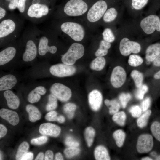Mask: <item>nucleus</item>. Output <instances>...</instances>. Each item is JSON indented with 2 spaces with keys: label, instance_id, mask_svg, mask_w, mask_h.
<instances>
[{
  "label": "nucleus",
  "instance_id": "obj_47",
  "mask_svg": "<svg viewBox=\"0 0 160 160\" xmlns=\"http://www.w3.org/2000/svg\"><path fill=\"white\" fill-rule=\"evenodd\" d=\"M65 144L67 146L71 147H77L79 144L78 142L73 139L70 137H68L65 141Z\"/></svg>",
  "mask_w": 160,
  "mask_h": 160
},
{
  "label": "nucleus",
  "instance_id": "obj_4",
  "mask_svg": "<svg viewBox=\"0 0 160 160\" xmlns=\"http://www.w3.org/2000/svg\"><path fill=\"white\" fill-rule=\"evenodd\" d=\"M107 8L106 2L103 0L95 3L88 11L87 18L90 22H94L99 20L105 13Z\"/></svg>",
  "mask_w": 160,
  "mask_h": 160
},
{
  "label": "nucleus",
  "instance_id": "obj_46",
  "mask_svg": "<svg viewBox=\"0 0 160 160\" xmlns=\"http://www.w3.org/2000/svg\"><path fill=\"white\" fill-rule=\"evenodd\" d=\"M57 113L55 111H51L47 114L45 116L46 119L49 121H57Z\"/></svg>",
  "mask_w": 160,
  "mask_h": 160
},
{
  "label": "nucleus",
  "instance_id": "obj_25",
  "mask_svg": "<svg viewBox=\"0 0 160 160\" xmlns=\"http://www.w3.org/2000/svg\"><path fill=\"white\" fill-rule=\"evenodd\" d=\"M105 63L106 60L104 57L102 56L97 57L92 62L90 67L92 70L101 71L104 68Z\"/></svg>",
  "mask_w": 160,
  "mask_h": 160
},
{
  "label": "nucleus",
  "instance_id": "obj_24",
  "mask_svg": "<svg viewBox=\"0 0 160 160\" xmlns=\"http://www.w3.org/2000/svg\"><path fill=\"white\" fill-rule=\"evenodd\" d=\"M113 136L117 146L121 147L124 144L126 137L125 132L121 129L115 131L113 134Z\"/></svg>",
  "mask_w": 160,
  "mask_h": 160
},
{
  "label": "nucleus",
  "instance_id": "obj_39",
  "mask_svg": "<svg viewBox=\"0 0 160 160\" xmlns=\"http://www.w3.org/2000/svg\"><path fill=\"white\" fill-rule=\"evenodd\" d=\"M132 98L131 95L129 93H122L119 96V99L122 107L125 108L128 102Z\"/></svg>",
  "mask_w": 160,
  "mask_h": 160
},
{
  "label": "nucleus",
  "instance_id": "obj_13",
  "mask_svg": "<svg viewBox=\"0 0 160 160\" xmlns=\"http://www.w3.org/2000/svg\"><path fill=\"white\" fill-rule=\"evenodd\" d=\"M103 97L101 92L97 90L92 91L88 95V101L91 108L93 111H98L102 105Z\"/></svg>",
  "mask_w": 160,
  "mask_h": 160
},
{
  "label": "nucleus",
  "instance_id": "obj_19",
  "mask_svg": "<svg viewBox=\"0 0 160 160\" xmlns=\"http://www.w3.org/2000/svg\"><path fill=\"white\" fill-rule=\"evenodd\" d=\"M16 53V49L13 47H8L0 52V65H3L12 60Z\"/></svg>",
  "mask_w": 160,
  "mask_h": 160
},
{
  "label": "nucleus",
  "instance_id": "obj_1",
  "mask_svg": "<svg viewBox=\"0 0 160 160\" xmlns=\"http://www.w3.org/2000/svg\"><path fill=\"white\" fill-rule=\"evenodd\" d=\"M84 52V48L82 44L77 43H73L62 56L61 60L64 64L73 65L77 60L82 57Z\"/></svg>",
  "mask_w": 160,
  "mask_h": 160
},
{
  "label": "nucleus",
  "instance_id": "obj_26",
  "mask_svg": "<svg viewBox=\"0 0 160 160\" xmlns=\"http://www.w3.org/2000/svg\"><path fill=\"white\" fill-rule=\"evenodd\" d=\"M151 113V111L148 110L138 117L136 121L137 126L140 128H143L145 127L148 124Z\"/></svg>",
  "mask_w": 160,
  "mask_h": 160
},
{
  "label": "nucleus",
  "instance_id": "obj_51",
  "mask_svg": "<svg viewBox=\"0 0 160 160\" xmlns=\"http://www.w3.org/2000/svg\"><path fill=\"white\" fill-rule=\"evenodd\" d=\"M34 91L40 95H44L46 92L45 88L42 86H39L36 87L34 89Z\"/></svg>",
  "mask_w": 160,
  "mask_h": 160
},
{
  "label": "nucleus",
  "instance_id": "obj_59",
  "mask_svg": "<svg viewBox=\"0 0 160 160\" xmlns=\"http://www.w3.org/2000/svg\"><path fill=\"white\" fill-rule=\"evenodd\" d=\"M44 157V153L42 152H39L35 160H43Z\"/></svg>",
  "mask_w": 160,
  "mask_h": 160
},
{
  "label": "nucleus",
  "instance_id": "obj_32",
  "mask_svg": "<svg viewBox=\"0 0 160 160\" xmlns=\"http://www.w3.org/2000/svg\"><path fill=\"white\" fill-rule=\"evenodd\" d=\"M29 145L25 141L22 142L19 146L16 155V160H21L23 156L27 152Z\"/></svg>",
  "mask_w": 160,
  "mask_h": 160
},
{
  "label": "nucleus",
  "instance_id": "obj_36",
  "mask_svg": "<svg viewBox=\"0 0 160 160\" xmlns=\"http://www.w3.org/2000/svg\"><path fill=\"white\" fill-rule=\"evenodd\" d=\"M143 61V58L140 56L133 54L129 56L128 63L131 66L137 67L141 65Z\"/></svg>",
  "mask_w": 160,
  "mask_h": 160
},
{
  "label": "nucleus",
  "instance_id": "obj_27",
  "mask_svg": "<svg viewBox=\"0 0 160 160\" xmlns=\"http://www.w3.org/2000/svg\"><path fill=\"white\" fill-rule=\"evenodd\" d=\"M111 47L110 43L104 40H101L100 43L99 48L95 52V55L97 57L105 55L107 54L108 50Z\"/></svg>",
  "mask_w": 160,
  "mask_h": 160
},
{
  "label": "nucleus",
  "instance_id": "obj_14",
  "mask_svg": "<svg viewBox=\"0 0 160 160\" xmlns=\"http://www.w3.org/2000/svg\"><path fill=\"white\" fill-rule=\"evenodd\" d=\"M37 53L36 46L32 40H28L26 42L25 51L23 55V59L25 62L33 60Z\"/></svg>",
  "mask_w": 160,
  "mask_h": 160
},
{
  "label": "nucleus",
  "instance_id": "obj_6",
  "mask_svg": "<svg viewBox=\"0 0 160 160\" xmlns=\"http://www.w3.org/2000/svg\"><path fill=\"white\" fill-rule=\"evenodd\" d=\"M50 91L57 98L62 102H66L71 98L72 92L70 89L60 83H55L51 87Z\"/></svg>",
  "mask_w": 160,
  "mask_h": 160
},
{
  "label": "nucleus",
  "instance_id": "obj_30",
  "mask_svg": "<svg viewBox=\"0 0 160 160\" xmlns=\"http://www.w3.org/2000/svg\"><path fill=\"white\" fill-rule=\"evenodd\" d=\"M95 133L94 129L91 127H87L85 130V138L87 145L89 147L92 145Z\"/></svg>",
  "mask_w": 160,
  "mask_h": 160
},
{
  "label": "nucleus",
  "instance_id": "obj_45",
  "mask_svg": "<svg viewBox=\"0 0 160 160\" xmlns=\"http://www.w3.org/2000/svg\"><path fill=\"white\" fill-rule=\"evenodd\" d=\"M47 137L43 136L32 139L31 143V144L33 145H41L46 143L47 141Z\"/></svg>",
  "mask_w": 160,
  "mask_h": 160
},
{
  "label": "nucleus",
  "instance_id": "obj_20",
  "mask_svg": "<svg viewBox=\"0 0 160 160\" xmlns=\"http://www.w3.org/2000/svg\"><path fill=\"white\" fill-rule=\"evenodd\" d=\"M8 106L10 108L15 109L17 108L20 105V101L18 97L10 90H7L4 93Z\"/></svg>",
  "mask_w": 160,
  "mask_h": 160
},
{
  "label": "nucleus",
  "instance_id": "obj_58",
  "mask_svg": "<svg viewBox=\"0 0 160 160\" xmlns=\"http://www.w3.org/2000/svg\"><path fill=\"white\" fill-rule=\"evenodd\" d=\"M65 117L62 115H60L57 116V121L59 123H63L65 121Z\"/></svg>",
  "mask_w": 160,
  "mask_h": 160
},
{
  "label": "nucleus",
  "instance_id": "obj_17",
  "mask_svg": "<svg viewBox=\"0 0 160 160\" xmlns=\"http://www.w3.org/2000/svg\"><path fill=\"white\" fill-rule=\"evenodd\" d=\"M48 39L46 36H43L40 38L38 46V53L40 55H44L47 52L52 54L56 52V47L55 46H48Z\"/></svg>",
  "mask_w": 160,
  "mask_h": 160
},
{
  "label": "nucleus",
  "instance_id": "obj_53",
  "mask_svg": "<svg viewBox=\"0 0 160 160\" xmlns=\"http://www.w3.org/2000/svg\"><path fill=\"white\" fill-rule=\"evenodd\" d=\"M7 128L3 125L0 124V138L4 137L7 134Z\"/></svg>",
  "mask_w": 160,
  "mask_h": 160
},
{
  "label": "nucleus",
  "instance_id": "obj_38",
  "mask_svg": "<svg viewBox=\"0 0 160 160\" xmlns=\"http://www.w3.org/2000/svg\"><path fill=\"white\" fill-rule=\"evenodd\" d=\"M102 35L104 40L109 43L113 42L115 39L113 34L109 28L105 29L102 33Z\"/></svg>",
  "mask_w": 160,
  "mask_h": 160
},
{
  "label": "nucleus",
  "instance_id": "obj_62",
  "mask_svg": "<svg viewBox=\"0 0 160 160\" xmlns=\"http://www.w3.org/2000/svg\"><path fill=\"white\" fill-rule=\"evenodd\" d=\"M150 155L151 156L155 157L156 156V153L155 151H152L151 152Z\"/></svg>",
  "mask_w": 160,
  "mask_h": 160
},
{
  "label": "nucleus",
  "instance_id": "obj_18",
  "mask_svg": "<svg viewBox=\"0 0 160 160\" xmlns=\"http://www.w3.org/2000/svg\"><path fill=\"white\" fill-rule=\"evenodd\" d=\"M17 82L16 78L12 74L5 75L0 78V90H8L13 88Z\"/></svg>",
  "mask_w": 160,
  "mask_h": 160
},
{
  "label": "nucleus",
  "instance_id": "obj_29",
  "mask_svg": "<svg viewBox=\"0 0 160 160\" xmlns=\"http://www.w3.org/2000/svg\"><path fill=\"white\" fill-rule=\"evenodd\" d=\"M127 116L124 111H118L113 115L112 117L113 121L118 125L121 126H124L125 123Z\"/></svg>",
  "mask_w": 160,
  "mask_h": 160
},
{
  "label": "nucleus",
  "instance_id": "obj_50",
  "mask_svg": "<svg viewBox=\"0 0 160 160\" xmlns=\"http://www.w3.org/2000/svg\"><path fill=\"white\" fill-rule=\"evenodd\" d=\"M9 1L8 4V8L11 10H13L16 9L18 4L19 0H7Z\"/></svg>",
  "mask_w": 160,
  "mask_h": 160
},
{
  "label": "nucleus",
  "instance_id": "obj_23",
  "mask_svg": "<svg viewBox=\"0 0 160 160\" xmlns=\"http://www.w3.org/2000/svg\"><path fill=\"white\" fill-rule=\"evenodd\" d=\"M26 109L28 113L29 119L31 122H34L41 119V113L36 107L28 104L26 106Z\"/></svg>",
  "mask_w": 160,
  "mask_h": 160
},
{
  "label": "nucleus",
  "instance_id": "obj_40",
  "mask_svg": "<svg viewBox=\"0 0 160 160\" xmlns=\"http://www.w3.org/2000/svg\"><path fill=\"white\" fill-rule=\"evenodd\" d=\"M80 150L76 147H71L65 149L64 151V154L67 158H70L77 155Z\"/></svg>",
  "mask_w": 160,
  "mask_h": 160
},
{
  "label": "nucleus",
  "instance_id": "obj_21",
  "mask_svg": "<svg viewBox=\"0 0 160 160\" xmlns=\"http://www.w3.org/2000/svg\"><path fill=\"white\" fill-rule=\"evenodd\" d=\"M160 54V43L149 46L146 50L145 57L148 62H153Z\"/></svg>",
  "mask_w": 160,
  "mask_h": 160
},
{
  "label": "nucleus",
  "instance_id": "obj_16",
  "mask_svg": "<svg viewBox=\"0 0 160 160\" xmlns=\"http://www.w3.org/2000/svg\"><path fill=\"white\" fill-rule=\"evenodd\" d=\"M0 116L13 126L17 125L19 121V118L17 113L11 110L5 108L1 109Z\"/></svg>",
  "mask_w": 160,
  "mask_h": 160
},
{
  "label": "nucleus",
  "instance_id": "obj_42",
  "mask_svg": "<svg viewBox=\"0 0 160 160\" xmlns=\"http://www.w3.org/2000/svg\"><path fill=\"white\" fill-rule=\"evenodd\" d=\"M148 0H132V5L136 10L143 8L147 3Z\"/></svg>",
  "mask_w": 160,
  "mask_h": 160
},
{
  "label": "nucleus",
  "instance_id": "obj_41",
  "mask_svg": "<svg viewBox=\"0 0 160 160\" xmlns=\"http://www.w3.org/2000/svg\"><path fill=\"white\" fill-rule=\"evenodd\" d=\"M142 111V108L137 105L132 106L129 109V112L132 116L135 118L139 117L141 115Z\"/></svg>",
  "mask_w": 160,
  "mask_h": 160
},
{
  "label": "nucleus",
  "instance_id": "obj_8",
  "mask_svg": "<svg viewBox=\"0 0 160 160\" xmlns=\"http://www.w3.org/2000/svg\"><path fill=\"white\" fill-rule=\"evenodd\" d=\"M76 71L74 66L64 63L53 65L49 69L50 72L52 75L60 77L71 76L75 73Z\"/></svg>",
  "mask_w": 160,
  "mask_h": 160
},
{
  "label": "nucleus",
  "instance_id": "obj_28",
  "mask_svg": "<svg viewBox=\"0 0 160 160\" xmlns=\"http://www.w3.org/2000/svg\"><path fill=\"white\" fill-rule=\"evenodd\" d=\"M105 105L109 107V112L110 114L113 115L119 111L120 105L118 101L115 99L109 100L108 99L105 100Z\"/></svg>",
  "mask_w": 160,
  "mask_h": 160
},
{
  "label": "nucleus",
  "instance_id": "obj_52",
  "mask_svg": "<svg viewBox=\"0 0 160 160\" xmlns=\"http://www.w3.org/2000/svg\"><path fill=\"white\" fill-rule=\"evenodd\" d=\"M53 157V152L50 150H47L45 153L44 159L45 160H52Z\"/></svg>",
  "mask_w": 160,
  "mask_h": 160
},
{
  "label": "nucleus",
  "instance_id": "obj_57",
  "mask_svg": "<svg viewBox=\"0 0 160 160\" xmlns=\"http://www.w3.org/2000/svg\"><path fill=\"white\" fill-rule=\"evenodd\" d=\"M55 159L56 160H63V158L62 154L60 152H58L55 154Z\"/></svg>",
  "mask_w": 160,
  "mask_h": 160
},
{
  "label": "nucleus",
  "instance_id": "obj_11",
  "mask_svg": "<svg viewBox=\"0 0 160 160\" xmlns=\"http://www.w3.org/2000/svg\"><path fill=\"white\" fill-rule=\"evenodd\" d=\"M49 12V9L47 5L36 3L30 6L27 11V15L30 17L39 18L46 15Z\"/></svg>",
  "mask_w": 160,
  "mask_h": 160
},
{
  "label": "nucleus",
  "instance_id": "obj_44",
  "mask_svg": "<svg viewBox=\"0 0 160 160\" xmlns=\"http://www.w3.org/2000/svg\"><path fill=\"white\" fill-rule=\"evenodd\" d=\"M138 88L136 93L135 96L138 99L142 100L143 99L144 94L147 92L148 87L146 85L143 84Z\"/></svg>",
  "mask_w": 160,
  "mask_h": 160
},
{
  "label": "nucleus",
  "instance_id": "obj_64",
  "mask_svg": "<svg viewBox=\"0 0 160 160\" xmlns=\"http://www.w3.org/2000/svg\"><path fill=\"white\" fill-rule=\"evenodd\" d=\"M155 160H160V155H157L155 157Z\"/></svg>",
  "mask_w": 160,
  "mask_h": 160
},
{
  "label": "nucleus",
  "instance_id": "obj_10",
  "mask_svg": "<svg viewBox=\"0 0 160 160\" xmlns=\"http://www.w3.org/2000/svg\"><path fill=\"white\" fill-rule=\"evenodd\" d=\"M159 20L157 16L150 15L141 21L140 27L145 33L148 34H152L156 29Z\"/></svg>",
  "mask_w": 160,
  "mask_h": 160
},
{
  "label": "nucleus",
  "instance_id": "obj_22",
  "mask_svg": "<svg viewBox=\"0 0 160 160\" xmlns=\"http://www.w3.org/2000/svg\"><path fill=\"white\" fill-rule=\"evenodd\" d=\"M94 156L96 160H109L111 159L109 153L106 148L103 146H97L94 151Z\"/></svg>",
  "mask_w": 160,
  "mask_h": 160
},
{
  "label": "nucleus",
  "instance_id": "obj_49",
  "mask_svg": "<svg viewBox=\"0 0 160 160\" xmlns=\"http://www.w3.org/2000/svg\"><path fill=\"white\" fill-rule=\"evenodd\" d=\"M26 0H19L17 8L21 13H23L25 11V4Z\"/></svg>",
  "mask_w": 160,
  "mask_h": 160
},
{
  "label": "nucleus",
  "instance_id": "obj_34",
  "mask_svg": "<svg viewBox=\"0 0 160 160\" xmlns=\"http://www.w3.org/2000/svg\"><path fill=\"white\" fill-rule=\"evenodd\" d=\"M150 129L153 136L160 142V122L158 121L153 122L151 125Z\"/></svg>",
  "mask_w": 160,
  "mask_h": 160
},
{
  "label": "nucleus",
  "instance_id": "obj_31",
  "mask_svg": "<svg viewBox=\"0 0 160 160\" xmlns=\"http://www.w3.org/2000/svg\"><path fill=\"white\" fill-rule=\"evenodd\" d=\"M130 75L134 80L135 86L139 88L142 85L143 76L142 73L137 70H133L131 72Z\"/></svg>",
  "mask_w": 160,
  "mask_h": 160
},
{
  "label": "nucleus",
  "instance_id": "obj_3",
  "mask_svg": "<svg viewBox=\"0 0 160 160\" xmlns=\"http://www.w3.org/2000/svg\"><path fill=\"white\" fill-rule=\"evenodd\" d=\"M87 4L82 0H70L65 4L64 8L65 14L69 16H78L87 10Z\"/></svg>",
  "mask_w": 160,
  "mask_h": 160
},
{
  "label": "nucleus",
  "instance_id": "obj_12",
  "mask_svg": "<svg viewBox=\"0 0 160 160\" xmlns=\"http://www.w3.org/2000/svg\"><path fill=\"white\" fill-rule=\"evenodd\" d=\"M61 128L58 126L49 123H44L40 126L39 131L43 135L57 137L60 134Z\"/></svg>",
  "mask_w": 160,
  "mask_h": 160
},
{
  "label": "nucleus",
  "instance_id": "obj_37",
  "mask_svg": "<svg viewBox=\"0 0 160 160\" xmlns=\"http://www.w3.org/2000/svg\"><path fill=\"white\" fill-rule=\"evenodd\" d=\"M57 104V98L52 94H50L48 97V102L46 107L47 111H51L55 109Z\"/></svg>",
  "mask_w": 160,
  "mask_h": 160
},
{
  "label": "nucleus",
  "instance_id": "obj_43",
  "mask_svg": "<svg viewBox=\"0 0 160 160\" xmlns=\"http://www.w3.org/2000/svg\"><path fill=\"white\" fill-rule=\"evenodd\" d=\"M40 98V95L33 90L31 91L28 94L27 99L30 103H33L38 102Z\"/></svg>",
  "mask_w": 160,
  "mask_h": 160
},
{
  "label": "nucleus",
  "instance_id": "obj_5",
  "mask_svg": "<svg viewBox=\"0 0 160 160\" xmlns=\"http://www.w3.org/2000/svg\"><path fill=\"white\" fill-rule=\"evenodd\" d=\"M154 145L153 136L148 133H144L138 137L136 145L137 152L140 154H145L150 152Z\"/></svg>",
  "mask_w": 160,
  "mask_h": 160
},
{
  "label": "nucleus",
  "instance_id": "obj_7",
  "mask_svg": "<svg viewBox=\"0 0 160 160\" xmlns=\"http://www.w3.org/2000/svg\"><path fill=\"white\" fill-rule=\"evenodd\" d=\"M141 49L140 44L137 42L131 41L126 37L122 39L119 45V50L121 54L127 56L131 53H139Z\"/></svg>",
  "mask_w": 160,
  "mask_h": 160
},
{
  "label": "nucleus",
  "instance_id": "obj_2",
  "mask_svg": "<svg viewBox=\"0 0 160 160\" xmlns=\"http://www.w3.org/2000/svg\"><path fill=\"white\" fill-rule=\"evenodd\" d=\"M61 28L63 32L76 41H81L84 37V29L81 25L78 23L72 22H64L61 25Z\"/></svg>",
  "mask_w": 160,
  "mask_h": 160
},
{
  "label": "nucleus",
  "instance_id": "obj_60",
  "mask_svg": "<svg viewBox=\"0 0 160 160\" xmlns=\"http://www.w3.org/2000/svg\"><path fill=\"white\" fill-rule=\"evenodd\" d=\"M154 78L155 79H160V70L154 75Z\"/></svg>",
  "mask_w": 160,
  "mask_h": 160
},
{
  "label": "nucleus",
  "instance_id": "obj_55",
  "mask_svg": "<svg viewBox=\"0 0 160 160\" xmlns=\"http://www.w3.org/2000/svg\"><path fill=\"white\" fill-rule=\"evenodd\" d=\"M153 63L156 66H160V54L153 61Z\"/></svg>",
  "mask_w": 160,
  "mask_h": 160
},
{
  "label": "nucleus",
  "instance_id": "obj_63",
  "mask_svg": "<svg viewBox=\"0 0 160 160\" xmlns=\"http://www.w3.org/2000/svg\"><path fill=\"white\" fill-rule=\"evenodd\" d=\"M156 30L157 31L160 32V19L159 20Z\"/></svg>",
  "mask_w": 160,
  "mask_h": 160
},
{
  "label": "nucleus",
  "instance_id": "obj_48",
  "mask_svg": "<svg viewBox=\"0 0 160 160\" xmlns=\"http://www.w3.org/2000/svg\"><path fill=\"white\" fill-rule=\"evenodd\" d=\"M151 102V99L149 97L146 98L141 103L142 109L143 112H145L148 110L150 105Z\"/></svg>",
  "mask_w": 160,
  "mask_h": 160
},
{
  "label": "nucleus",
  "instance_id": "obj_33",
  "mask_svg": "<svg viewBox=\"0 0 160 160\" xmlns=\"http://www.w3.org/2000/svg\"><path fill=\"white\" fill-rule=\"evenodd\" d=\"M117 12L114 8L112 7L108 9L105 13L103 19L105 22H110L114 20L116 18Z\"/></svg>",
  "mask_w": 160,
  "mask_h": 160
},
{
  "label": "nucleus",
  "instance_id": "obj_56",
  "mask_svg": "<svg viewBox=\"0 0 160 160\" xmlns=\"http://www.w3.org/2000/svg\"><path fill=\"white\" fill-rule=\"evenodd\" d=\"M6 13V10L1 7H0V19L1 20L5 16Z\"/></svg>",
  "mask_w": 160,
  "mask_h": 160
},
{
  "label": "nucleus",
  "instance_id": "obj_61",
  "mask_svg": "<svg viewBox=\"0 0 160 160\" xmlns=\"http://www.w3.org/2000/svg\"><path fill=\"white\" fill-rule=\"evenodd\" d=\"M141 160H152L153 159L149 156H146L142 158L141 159Z\"/></svg>",
  "mask_w": 160,
  "mask_h": 160
},
{
  "label": "nucleus",
  "instance_id": "obj_9",
  "mask_svg": "<svg viewBox=\"0 0 160 160\" xmlns=\"http://www.w3.org/2000/svg\"><path fill=\"white\" fill-rule=\"evenodd\" d=\"M127 77L126 72L121 66H118L113 69L110 77V82L114 88H119L125 83Z\"/></svg>",
  "mask_w": 160,
  "mask_h": 160
},
{
  "label": "nucleus",
  "instance_id": "obj_54",
  "mask_svg": "<svg viewBox=\"0 0 160 160\" xmlns=\"http://www.w3.org/2000/svg\"><path fill=\"white\" fill-rule=\"evenodd\" d=\"M33 157V153L31 152H27L22 157V160H32Z\"/></svg>",
  "mask_w": 160,
  "mask_h": 160
},
{
  "label": "nucleus",
  "instance_id": "obj_35",
  "mask_svg": "<svg viewBox=\"0 0 160 160\" xmlns=\"http://www.w3.org/2000/svg\"><path fill=\"white\" fill-rule=\"evenodd\" d=\"M76 108V106L75 104L69 103H66L64 106L63 109L67 117L69 119H71L74 116Z\"/></svg>",
  "mask_w": 160,
  "mask_h": 160
},
{
  "label": "nucleus",
  "instance_id": "obj_15",
  "mask_svg": "<svg viewBox=\"0 0 160 160\" xmlns=\"http://www.w3.org/2000/svg\"><path fill=\"white\" fill-rule=\"evenodd\" d=\"M16 24L10 19H7L0 23V39L5 37L12 33L15 30Z\"/></svg>",
  "mask_w": 160,
  "mask_h": 160
}]
</instances>
